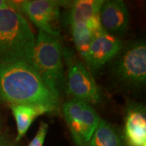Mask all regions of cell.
<instances>
[{
	"mask_svg": "<svg viewBox=\"0 0 146 146\" xmlns=\"http://www.w3.org/2000/svg\"><path fill=\"white\" fill-rule=\"evenodd\" d=\"M121 48L119 37L103 31L94 36L84 59L90 68L98 70L115 57Z\"/></svg>",
	"mask_w": 146,
	"mask_h": 146,
	"instance_id": "7",
	"label": "cell"
},
{
	"mask_svg": "<svg viewBox=\"0 0 146 146\" xmlns=\"http://www.w3.org/2000/svg\"><path fill=\"white\" fill-rule=\"evenodd\" d=\"M11 109L15 117L17 127L16 141H19L25 135L32 123L37 116L51 112L44 106L27 104H12L11 105Z\"/></svg>",
	"mask_w": 146,
	"mask_h": 146,
	"instance_id": "10",
	"label": "cell"
},
{
	"mask_svg": "<svg viewBox=\"0 0 146 146\" xmlns=\"http://www.w3.org/2000/svg\"><path fill=\"white\" fill-rule=\"evenodd\" d=\"M0 132H1V124H0Z\"/></svg>",
	"mask_w": 146,
	"mask_h": 146,
	"instance_id": "20",
	"label": "cell"
},
{
	"mask_svg": "<svg viewBox=\"0 0 146 146\" xmlns=\"http://www.w3.org/2000/svg\"><path fill=\"white\" fill-rule=\"evenodd\" d=\"M21 11H24L40 31L54 36H58L59 32L52 26V22L59 17V3L51 0L22 1Z\"/></svg>",
	"mask_w": 146,
	"mask_h": 146,
	"instance_id": "6",
	"label": "cell"
},
{
	"mask_svg": "<svg viewBox=\"0 0 146 146\" xmlns=\"http://www.w3.org/2000/svg\"><path fill=\"white\" fill-rule=\"evenodd\" d=\"M104 2L103 0H79L74 2L68 17L71 29L85 26V23L89 18L99 14Z\"/></svg>",
	"mask_w": 146,
	"mask_h": 146,
	"instance_id": "11",
	"label": "cell"
},
{
	"mask_svg": "<svg viewBox=\"0 0 146 146\" xmlns=\"http://www.w3.org/2000/svg\"><path fill=\"white\" fill-rule=\"evenodd\" d=\"M102 26L110 34H123L129 24V12L123 1H105L100 11Z\"/></svg>",
	"mask_w": 146,
	"mask_h": 146,
	"instance_id": "8",
	"label": "cell"
},
{
	"mask_svg": "<svg viewBox=\"0 0 146 146\" xmlns=\"http://www.w3.org/2000/svg\"><path fill=\"white\" fill-rule=\"evenodd\" d=\"M47 130H48V124L46 123L41 122L37 133L29 143V146H43L46 136Z\"/></svg>",
	"mask_w": 146,
	"mask_h": 146,
	"instance_id": "16",
	"label": "cell"
},
{
	"mask_svg": "<svg viewBox=\"0 0 146 146\" xmlns=\"http://www.w3.org/2000/svg\"><path fill=\"white\" fill-rule=\"evenodd\" d=\"M68 93L74 98L97 103L100 101L99 88L83 63H72L68 68Z\"/></svg>",
	"mask_w": 146,
	"mask_h": 146,
	"instance_id": "5",
	"label": "cell"
},
{
	"mask_svg": "<svg viewBox=\"0 0 146 146\" xmlns=\"http://www.w3.org/2000/svg\"><path fill=\"white\" fill-rule=\"evenodd\" d=\"M125 138L129 146H146L145 108L136 106L128 110L125 120Z\"/></svg>",
	"mask_w": 146,
	"mask_h": 146,
	"instance_id": "9",
	"label": "cell"
},
{
	"mask_svg": "<svg viewBox=\"0 0 146 146\" xmlns=\"http://www.w3.org/2000/svg\"><path fill=\"white\" fill-rule=\"evenodd\" d=\"M117 76L127 83L142 84L146 80V45L145 41L131 45L118 61Z\"/></svg>",
	"mask_w": 146,
	"mask_h": 146,
	"instance_id": "4",
	"label": "cell"
},
{
	"mask_svg": "<svg viewBox=\"0 0 146 146\" xmlns=\"http://www.w3.org/2000/svg\"><path fill=\"white\" fill-rule=\"evenodd\" d=\"M85 27L89 29V31L92 32L94 35H98L102 32L105 31V29L102 26L101 21H100V13L89 18L85 23Z\"/></svg>",
	"mask_w": 146,
	"mask_h": 146,
	"instance_id": "17",
	"label": "cell"
},
{
	"mask_svg": "<svg viewBox=\"0 0 146 146\" xmlns=\"http://www.w3.org/2000/svg\"><path fill=\"white\" fill-rule=\"evenodd\" d=\"M101 118L94 107L88 102H84L81 115V137L83 146H88L94 131L99 125Z\"/></svg>",
	"mask_w": 146,
	"mask_h": 146,
	"instance_id": "14",
	"label": "cell"
},
{
	"mask_svg": "<svg viewBox=\"0 0 146 146\" xmlns=\"http://www.w3.org/2000/svg\"><path fill=\"white\" fill-rule=\"evenodd\" d=\"M5 7H11V2L7 0H0V9Z\"/></svg>",
	"mask_w": 146,
	"mask_h": 146,
	"instance_id": "18",
	"label": "cell"
},
{
	"mask_svg": "<svg viewBox=\"0 0 146 146\" xmlns=\"http://www.w3.org/2000/svg\"><path fill=\"white\" fill-rule=\"evenodd\" d=\"M35 42L30 25L20 11L0 9V65L25 63L33 66Z\"/></svg>",
	"mask_w": 146,
	"mask_h": 146,
	"instance_id": "2",
	"label": "cell"
},
{
	"mask_svg": "<svg viewBox=\"0 0 146 146\" xmlns=\"http://www.w3.org/2000/svg\"><path fill=\"white\" fill-rule=\"evenodd\" d=\"M88 146H123L115 127L106 120L101 119Z\"/></svg>",
	"mask_w": 146,
	"mask_h": 146,
	"instance_id": "13",
	"label": "cell"
},
{
	"mask_svg": "<svg viewBox=\"0 0 146 146\" xmlns=\"http://www.w3.org/2000/svg\"><path fill=\"white\" fill-rule=\"evenodd\" d=\"M0 95L10 105L40 106L50 111L58 102L36 69L25 63L0 65Z\"/></svg>",
	"mask_w": 146,
	"mask_h": 146,
	"instance_id": "1",
	"label": "cell"
},
{
	"mask_svg": "<svg viewBox=\"0 0 146 146\" xmlns=\"http://www.w3.org/2000/svg\"><path fill=\"white\" fill-rule=\"evenodd\" d=\"M71 30L76 47L80 55L84 58L89 50V46L96 35L89 31L85 26L72 29Z\"/></svg>",
	"mask_w": 146,
	"mask_h": 146,
	"instance_id": "15",
	"label": "cell"
},
{
	"mask_svg": "<svg viewBox=\"0 0 146 146\" xmlns=\"http://www.w3.org/2000/svg\"><path fill=\"white\" fill-rule=\"evenodd\" d=\"M33 68L47 87L58 97V84L63 77L61 44L57 36L40 31L36 38Z\"/></svg>",
	"mask_w": 146,
	"mask_h": 146,
	"instance_id": "3",
	"label": "cell"
},
{
	"mask_svg": "<svg viewBox=\"0 0 146 146\" xmlns=\"http://www.w3.org/2000/svg\"><path fill=\"white\" fill-rule=\"evenodd\" d=\"M85 102L73 98L63 105V112L66 123L78 146H83L81 137V115Z\"/></svg>",
	"mask_w": 146,
	"mask_h": 146,
	"instance_id": "12",
	"label": "cell"
},
{
	"mask_svg": "<svg viewBox=\"0 0 146 146\" xmlns=\"http://www.w3.org/2000/svg\"><path fill=\"white\" fill-rule=\"evenodd\" d=\"M0 146H14L10 141L3 137H0Z\"/></svg>",
	"mask_w": 146,
	"mask_h": 146,
	"instance_id": "19",
	"label": "cell"
}]
</instances>
